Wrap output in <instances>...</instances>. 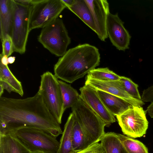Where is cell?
Masks as SVG:
<instances>
[{
	"label": "cell",
	"mask_w": 153,
	"mask_h": 153,
	"mask_svg": "<svg viewBox=\"0 0 153 153\" xmlns=\"http://www.w3.org/2000/svg\"><path fill=\"white\" fill-rule=\"evenodd\" d=\"M101 100L109 112L114 116L119 115L131 106L125 100L118 96L100 90H97Z\"/></svg>",
	"instance_id": "cell-15"
},
{
	"label": "cell",
	"mask_w": 153,
	"mask_h": 153,
	"mask_svg": "<svg viewBox=\"0 0 153 153\" xmlns=\"http://www.w3.org/2000/svg\"><path fill=\"white\" fill-rule=\"evenodd\" d=\"M80 97L107 125L116 121L115 116L107 109L100 97L97 90L85 85L79 89Z\"/></svg>",
	"instance_id": "cell-11"
},
{
	"label": "cell",
	"mask_w": 153,
	"mask_h": 153,
	"mask_svg": "<svg viewBox=\"0 0 153 153\" xmlns=\"http://www.w3.org/2000/svg\"><path fill=\"white\" fill-rule=\"evenodd\" d=\"M0 62L4 65L8 66V65L9 64L8 61V57L6 55H2L1 54L0 55Z\"/></svg>",
	"instance_id": "cell-30"
},
{
	"label": "cell",
	"mask_w": 153,
	"mask_h": 153,
	"mask_svg": "<svg viewBox=\"0 0 153 153\" xmlns=\"http://www.w3.org/2000/svg\"><path fill=\"white\" fill-rule=\"evenodd\" d=\"M29 153H44L43 152H30Z\"/></svg>",
	"instance_id": "cell-35"
},
{
	"label": "cell",
	"mask_w": 153,
	"mask_h": 153,
	"mask_svg": "<svg viewBox=\"0 0 153 153\" xmlns=\"http://www.w3.org/2000/svg\"><path fill=\"white\" fill-rule=\"evenodd\" d=\"M100 59L97 47L87 43L79 44L59 58L54 67V75L58 79L72 83L99 66Z\"/></svg>",
	"instance_id": "cell-2"
},
{
	"label": "cell",
	"mask_w": 153,
	"mask_h": 153,
	"mask_svg": "<svg viewBox=\"0 0 153 153\" xmlns=\"http://www.w3.org/2000/svg\"><path fill=\"white\" fill-rule=\"evenodd\" d=\"M0 79L7 82L12 87L13 92L21 96L24 94L21 82L11 72L8 66H5L0 62Z\"/></svg>",
	"instance_id": "cell-22"
},
{
	"label": "cell",
	"mask_w": 153,
	"mask_h": 153,
	"mask_svg": "<svg viewBox=\"0 0 153 153\" xmlns=\"http://www.w3.org/2000/svg\"><path fill=\"white\" fill-rule=\"evenodd\" d=\"M100 141L105 153H127L118 138L117 133L114 132L105 133Z\"/></svg>",
	"instance_id": "cell-19"
},
{
	"label": "cell",
	"mask_w": 153,
	"mask_h": 153,
	"mask_svg": "<svg viewBox=\"0 0 153 153\" xmlns=\"http://www.w3.org/2000/svg\"><path fill=\"white\" fill-rule=\"evenodd\" d=\"M73 147L75 152L100 141L107 124L80 97L71 108Z\"/></svg>",
	"instance_id": "cell-3"
},
{
	"label": "cell",
	"mask_w": 153,
	"mask_h": 153,
	"mask_svg": "<svg viewBox=\"0 0 153 153\" xmlns=\"http://www.w3.org/2000/svg\"><path fill=\"white\" fill-rule=\"evenodd\" d=\"M15 57L14 56H9L8 58V63L10 64L13 63L15 61Z\"/></svg>",
	"instance_id": "cell-33"
},
{
	"label": "cell",
	"mask_w": 153,
	"mask_h": 153,
	"mask_svg": "<svg viewBox=\"0 0 153 153\" xmlns=\"http://www.w3.org/2000/svg\"><path fill=\"white\" fill-rule=\"evenodd\" d=\"M41 77L38 92L50 112L60 124L64 111L58 78L49 71L44 73Z\"/></svg>",
	"instance_id": "cell-6"
},
{
	"label": "cell",
	"mask_w": 153,
	"mask_h": 153,
	"mask_svg": "<svg viewBox=\"0 0 153 153\" xmlns=\"http://www.w3.org/2000/svg\"><path fill=\"white\" fill-rule=\"evenodd\" d=\"M117 134L127 153H149L147 148L140 141L122 134Z\"/></svg>",
	"instance_id": "cell-21"
},
{
	"label": "cell",
	"mask_w": 153,
	"mask_h": 153,
	"mask_svg": "<svg viewBox=\"0 0 153 153\" xmlns=\"http://www.w3.org/2000/svg\"><path fill=\"white\" fill-rule=\"evenodd\" d=\"M6 134L16 138L30 152L56 153L59 148L56 138L36 128L21 126L10 129Z\"/></svg>",
	"instance_id": "cell-4"
},
{
	"label": "cell",
	"mask_w": 153,
	"mask_h": 153,
	"mask_svg": "<svg viewBox=\"0 0 153 153\" xmlns=\"http://www.w3.org/2000/svg\"><path fill=\"white\" fill-rule=\"evenodd\" d=\"M1 42L2 51L1 54L9 57L14 52L13 43L11 36L7 34Z\"/></svg>",
	"instance_id": "cell-25"
},
{
	"label": "cell",
	"mask_w": 153,
	"mask_h": 153,
	"mask_svg": "<svg viewBox=\"0 0 153 153\" xmlns=\"http://www.w3.org/2000/svg\"><path fill=\"white\" fill-rule=\"evenodd\" d=\"M14 4V0H0V38L1 42L7 34L11 36Z\"/></svg>",
	"instance_id": "cell-14"
},
{
	"label": "cell",
	"mask_w": 153,
	"mask_h": 153,
	"mask_svg": "<svg viewBox=\"0 0 153 153\" xmlns=\"http://www.w3.org/2000/svg\"><path fill=\"white\" fill-rule=\"evenodd\" d=\"M16 2L21 4L25 6L31 5L32 0H14Z\"/></svg>",
	"instance_id": "cell-29"
},
{
	"label": "cell",
	"mask_w": 153,
	"mask_h": 153,
	"mask_svg": "<svg viewBox=\"0 0 153 153\" xmlns=\"http://www.w3.org/2000/svg\"><path fill=\"white\" fill-rule=\"evenodd\" d=\"M87 76L100 81H114L120 80V76L108 68H95L90 71Z\"/></svg>",
	"instance_id": "cell-23"
},
{
	"label": "cell",
	"mask_w": 153,
	"mask_h": 153,
	"mask_svg": "<svg viewBox=\"0 0 153 153\" xmlns=\"http://www.w3.org/2000/svg\"><path fill=\"white\" fill-rule=\"evenodd\" d=\"M141 98L144 102H153V85L143 90Z\"/></svg>",
	"instance_id": "cell-27"
},
{
	"label": "cell",
	"mask_w": 153,
	"mask_h": 153,
	"mask_svg": "<svg viewBox=\"0 0 153 153\" xmlns=\"http://www.w3.org/2000/svg\"><path fill=\"white\" fill-rule=\"evenodd\" d=\"M29 30L43 28L58 18L66 7L61 0H32Z\"/></svg>",
	"instance_id": "cell-7"
},
{
	"label": "cell",
	"mask_w": 153,
	"mask_h": 153,
	"mask_svg": "<svg viewBox=\"0 0 153 153\" xmlns=\"http://www.w3.org/2000/svg\"><path fill=\"white\" fill-rule=\"evenodd\" d=\"M68 8L91 30L95 32L92 16L89 8L85 0H74L72 5Z\"/></svg>",
	"instance_id": "cell-18"
},
{
	"label": "cell",
	"mask_w": 153,
	"mask_h": 153,
	"mask_svg": "<svg viewBox=\"0 0 153 153\" xmlns=\"http://www.w3.org/2000/svg\"><path fill=\"white\" fill-rule=\"evenodd\" d=\"M21 126L36 128L56 138L62 133L38 92L24 99L0 97V134Z\"/></svg>",
	"instance_id": "cell-1"
},
{
	"label": "cell",
	"mask_w": 153,
	"mask_h": 153,
	"mask_svg": "<svg viewBox=\"0 0 153 153\" xmlns=\"http://www.w3.org/2000/svg\"><path fill=\"white\" fill-rule=\"evenodd\" d=\"M147 112L142 107L131 105L123 113L116 116L123 133L135 138L145 135L149 124L146 115Z\"/></svg>",
	"instance_id": "cell-9"
},
{
	"label": "cell",
	"mask_w": 153,
	"mask_h": 153,
	"mask_svg": "<svg viewBox=\"0 0 153 153\" xmlns=\"http://www.w3.org/2000/svg\"><path fill=\"white\" fill-rule=\"evenodd\" d=\"M0 85H1L4 89L7 90L9 93L13 91V90L12 87L5 81L0 79Z\"/></svg>",
	"instance_id": "cell-28"
},
{
	"label": "cell",
	"mask_w": 153,
	"mask_h": 153,
	"mask_svg": "<svg viewBox=\"0 0 153 153\" xmlns=\"http://www.w3.org/2000/svg\"><path fill=\"white\" fill-rule=\"evenodd\" d=\"M62 2L68 8L71 7L73 4L74 0H61Z\"/></svg>",
	"instance_id": "cell-32"
},
{
	"label": "cell",
	"mask_w": 153,
	"mask_h": 153,
	"mask_svg": "<svg viewBox=\"0 0 153 153\" xmlns=\"http://www.w3.org/2000/svg\"><path fill=\"white\" fill-rule=\"evenodd\" d=\"M147 112L151 118H153V102H151L147 108Z\"/></svg>",
	"instance_id": "cell-31"
},
{
	"label": "cell",
	"mask_w": 153,
	"mask_h": 153,
	"mask_svg": "<svg viewBox=\"0 0 153 153\" xmlns=\"http://www.w3.org/2000/svg\"><path fill=\"white\" fill-rule=\"evenodd\" d=\"M74 117L73 113L70 114L64 126L56 153H74L73 147V127Z\"/></svg>",
	"instance_id": "cell-16"
},
{
	"label": "cell",
	"mask_w": 153,
	"mask_h": 153,
	"mask_svg": "<svg viewBox=\"0 0 153 153\" xmlns=\"http://www.w3.org/2000/svg\"><path fill=\"white\" fill-rule=\"evenodd\" d=\"M119 81L128 94L135 99L142 100L138 88V84L135 83L130 78L124 76H121Z\"/></svg>",
	"instance_id": "cell-24"
},
{
	"label": "cell",
	"mask_w": 153,
	"mask_h": 153,
	"mask_svg": "<svg viewBox=\"0 0 153 153\" xmlns=\"http://www.w3.org/2000/svg\"><path fill=\"white\" fill-rule=\"evenodd\" d=\"M38 40L45 48L58 56L65 53L71 42L63 20L58 18L42 28Z\"/></svg>",
	"instance_id": "cell-5"
},
{
	"label": "cell",
	"mask_w": 153,
	"mask_h": 153,
	"mask_svg": "<svg viewBox=\"0 0 153 153\" xmlns=\"http://www.w3.org/2000/svg\"><path fill=\"white\" fill-rule=\"evenodd\" d=\"M64 111L67 108L72 107L80 98L76 90L70 85L61 80H58Z\"/></svg>",
	"instance_id": "cell-20"
},
{
	"label": "cell",
	"mask_w": 153,
	"mask_h": 153,
	"mask_svg": "<svg viewBox=\"0 0 153 153\" xmlns=\"http://www.w3.org/2000/svg\"><path fill=\"white\" fill-rule=\"evenodd\" d=\"M16 138L9 134H0V153H29Z\"/></svg>",
	"instance_id": "cell-17"
},
{
	"label": "cell",
	"mask_w": 153,
	"mask_h": 153,
	"mask_svg": "<svg viewBox=\"0 0 153 153\" xmlns=\"http://www.w3.org/2000/svg\"><path fill=\"white\" fill-rule=\"evenodd\" d=\"M91 12L95 27V32L98 38L105 41L108 37L107 23L110 13L109 5L106 0H85Z\"/></svg>",
	"instance_id": "cell-12"
},
{
	"label": "cell",
	"mask_w": 153,
	"mask_h": 153,
	"mask_svg": "<svg viewBox=\"0 0 153 153\" xmlns=\"http://www.w3.org/2000/svg\"><path fill=\"white\" fill-rule=\"evenodd\" d=\"M74 153H105L100 143H97Z\"/></svg>",
	"instance_id": "cell-26"
},
{
	"label": "cell",
	"mask_w": 153,
	"mask_h": 153,
	"mask_svg": "<svg viewBox=\"0 0 153 153\" xmlns=\"http://www.w3.org/2000/svg\"><path fill=\"white\" fill-rule=\"evenodd\" d=\"M4 88L2 86L0 85V97H1L4 93Z\"/></svg>",
	"instance_id": "cell-34"
},
{
	"label": "cell",
	"mask_w": 153,
	"mask_h": 153,
	"mask_svg": "<svg viewBox=\"0 0 153 153\" xmlns=\"http://www.w3.org/2000/svg\"><path fill=\"white\" fill-rule=\"evenodd\" d=\"M14 2V17L11 36L13 43L14 51L23 54L26 51L28 36L30 31L29 24L31 5H23Z\"/></svg>",
	"instance_id": "cell-8"
},
{
	"label": "cell",
	"mask_w": 153,
	"mask_h": 153,
	"mask_svg": "<svg viewBox=\"0 0 153 153\" xmlns=\"http://www.w3.org/2000/svg\"><path fill=\"white\" fill-rule=\"evenodd\" d=\"M124 24L117 13L109 14L107 23L108 36L113 45L117 49L125 51L129 48L131 36L125 27Z\"/></svg>",
	"instance_id": "cell-10"
},
{
	"label": "cell",
	"mask_w": 153,
	"mask_h": 153,
	"mask_svg": "<svg viewBox=\"0 0 153 153\" xmlns=\"http://www.w3.org/2000/svg\"><path fill=\"white\" fill-rule=\"evenodd\" d=\"M85 85H88L97 90L102 91L120 97L132 106L142 107L145 104L142 100L135 99L128 94L119 80L100 81L86 76Z\"/></svg>",
	"instance_id": "cell-13"
}]
</instances>
